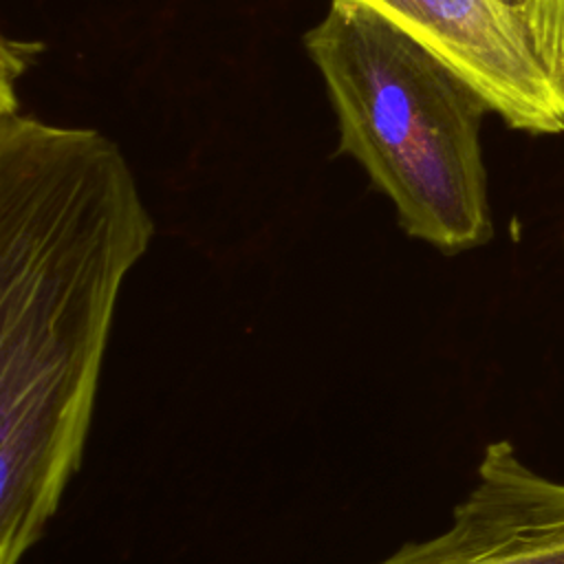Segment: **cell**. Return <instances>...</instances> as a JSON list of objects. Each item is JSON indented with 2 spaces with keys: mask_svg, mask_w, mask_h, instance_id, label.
I'll return each mask as SVG.
<instances>
[{
  "mask_svg": "<svg viewBox=\"0 0 564 564\" xmlns=\"http://www.w3.org/2000/svg\"><path fill=\"white\" fill-rule=\"evenodd\" d=\"M538 46L544 59L564 75V0H542L538 22Z\"/></svg>",
  "mask_w": 564,
  "mask_h": 564,
  "instance_id": "8992f818",
  "label": "cell"
},
{
  "mask_svg": "<svg viewBox=\"0 0 564 564\" xmlns=\"http://www.w3.org/2000/svg\"><path fill=\"white\" fill-rule=\"evenodd\" d=\"M42 51L40 42H24L2 37L0 48V115L18 112V97L13 93V82L35 62Z\"/></svg>",
  "mask_w": 564,
  "mask_h": 564,
  "instance_id": "5b68a950",
  "label": "cell"
},
{
  "mask_svg": "<svg viewBox=\"0 0 564 564\" xmlns=\"http://www.w3.org/2000/svg\"><path fill=\"white\" fill-rule=\"evenodd\" d=\"M352 156L392 200L399 227L452 256L491 234L482 95L379 13L330 0L304 35Z\"/></svg>",
  "mask_w": 564,
  "mask_h": 564,
  "instance_id": "7a4b0ae2",
  "label": "cell"
},
{
  "mask_svg": "<svg viewBox=\"0 0 564 564\" xmlns=\"http://www.w3.org/2000/svg\"><path fill=\"white\" fill-rule=\"evenodd\" d=\"M414 37L474 86L489 110L531 134L564 130V75L500 0H350Z\"/></svg>",
  "mask_w": 564,
  "mask_h": 564,
  "instance_id": "3957f363",
  "label": "cell"
},
{
  "mask_svg": "<svg viewBox=\"0 0 564 564\" xmlns=\"http://www.w3.org/2000/svg\"><path fill=\"white\" fill-rule=\"evenodd\" d=\"M154 220L119 145L0 115V564H20L82 467L121 286Z\"/></svg>",
  "mask_w": 564,
  "mask_h": 564,
  "instance_id": "6da1fadb",
  "label": "cell"
},
{
  "mask_svg": "<svg viewBox=\"0 0 564 564\" xmlns=\"http://www.w3.org/2000/svg\"><path fill=\"white\" fill-rule=\"evenodd\" d=\"M377 564H564V482L529 467L509 441H494L449 527Z\"/></svg>",
  "mask_w": 564,
  "mask_h": 564,
  "instance_id": "277c9868",
  "label": "cell"
},
{
  "mask_svg": "<svg viewBox=\"0 0 564 564\" xmlns=\"http://www.w3.org/2000/svg\"><path fill=\"white\" fill-rule=\"evenodd\" d=\"M511 11H516L531 29L535 42H538V22H540V2L542 0H500Z\"/></svg>",
  "mask_w": 564,
  "mask_h": 564,
  "instance_id": "52a82bcc",
  "label": "cell"
}]
</instances>
